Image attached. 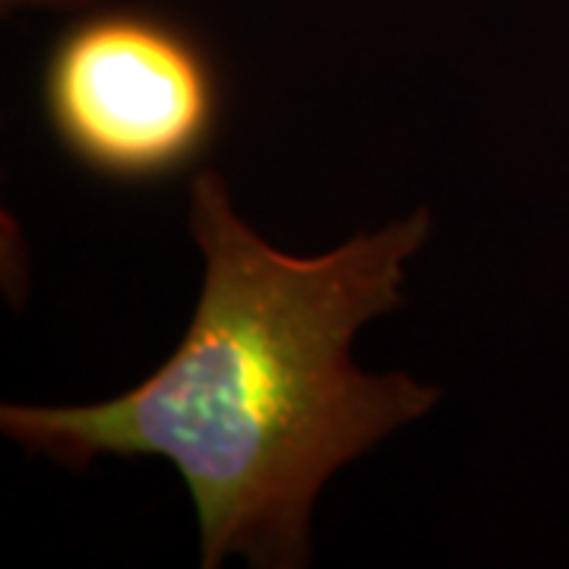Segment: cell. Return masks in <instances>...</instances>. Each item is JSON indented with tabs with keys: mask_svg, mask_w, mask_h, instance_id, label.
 I'll list each match as a JSON object with an SVG mask.
<instances>
[{
	"mask_svg": "<svg viewBox=\"0 0 569 569\" xmlns=\"http://www.w3.org/2000/svg\"><path fill=\"white\" fill-rule=\"evenodd\" d=\"M187 222L206 276L168 361L96 406H3L0 427L67 468L102 456L171 462L197 509L206 569L228 557L305 567L326 481L440 399L406 373L377 377L351 361L355 332L406 301L430 209L291 257L234 212L219 171H200Z\"/></svg>",
	"mask_w": 569,
	"mask_h": 569,
	"instance_id": "6da1fadb",
	"label": "cell"
},
{
	"mask_svg": "<svg viewBox=\"0 0 569 569\" xmlns=\"http://www.w3.org/2000/svg\"><path fill=\"white\" fill-rule=\"evenodd\" d=\"M41 111L63 152L114 183L171 181L219 137L222 73L193 32L149 10H99L54 39Z\"/></svg>",
	"mask_w": 569,
	"mask_h": 569,
	"instance_id": "7a4b0ae2",
	"label": "cell"
},
{
	"mask_svg": "<svg viewBox=\"0 0 569 569\" xmlns=\"http://www.w3.org/2000/svg\"><path fill=\"white\" fill-rule=\"evenodd\" d=\"M99 0H3V13L13 10H89Z\"/></svg>",
	"mask_w": 569,
	"mask_h": 569,
	"instance_id": "3957f363",
	"label": "cell"
}]
</instances>
